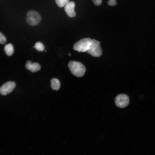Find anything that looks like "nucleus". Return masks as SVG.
<instances>
[{"label":"nucleus","mask_w":155,"mask_h":155,"mask_svg":"<svg viewBox=\"0 0 155 155\" xmlns=\"http://www.w3.org/2000/svg\"><path fill=\"white\" fill-rule=\"evenodd\" d=\"M97 40L90 38L82 39L76 42L73 46V49L79 52H84L91 55L94 50Z\"/></svg>","instance_id":"f257e3e1"},{"label":"nucleus","mask_w":155,"mask_h":155,"mask_svg":"<svg viewBox=\"0 0 155 155\" xmlns=\"http://www.w3.org/2000/svg\"><path fill=\"white\" fill-rule=\"evenodd\" d=\"M68 67L72 74L77 77L83 76L86 71L84 66L79 62L71 61L68 64Z\"/></svg>","instance_id":"f03ea898"},{"label":"nucleus","mask_w":155,"mask_h":155,"mask_svg":"<svg viewBox=\"0 0 155 155\" xmlns=\"http://www.w3.org/2000/svg\"><path fill=\"white\" fill-rule=\"evenodd\" d=\"M41 19L40 14L34 10H30L27 13L26 21L28 24L31 26L36 25L40 22Z\"/></svg>","instance_id":"7ed1b4c3"},{"label":"nucleus","mask_w":155,"mask_h":155,"mask_svg":"<svg viewBox=\"0 0 155 155\" xmlns=\"http://www.w3.org/2000/svg\"><path fill=\"white\" fill-rule=\"evenodd\" d=\"M129 96L124 94H120L117 95L115 99L116 105L120 108H123L129 104Z\"/></svg>","instance_id":"20e7f679"},{"label":"nucleus","mask_w":155,"mask_h":155,"mask_svg":"<svg viewBox=\"0 0 155 155\" xmlns=\"http://www.w3.org/2000/svg\"><path fill=\"white\" fill-rule=\"evenodd\" d=\"M15 83L13 81H9L3 84L0 88V93L6 95L11 92L15 87Z\"/></svg>","instance_id":"39448f33"},{"label":"nucleus","mask_w":155,"mask_h":155,"mask_svg":"<svg viewBox=\"0 0 155 155\" xmlns=\"http://www.w3.org/2000/svg\"><path fill=\"white\" fill-rule=\"evenodd\" d=\"M75 3L72 1L69 2L65 6V11L67 15L69 17L73 18L76 15L74 9Z\"/></svg>","instance_id":"423d86ee"},{"label":"nucleus","mask_w":155,"mask_h":155,"mask_svg":"<svg viewBox=\"0 0 155 155\" xmlns=\"http://www.w3.org/2000/svg\"><path fill=\"white\" fill-rule=\"evenodd\" d=\"M25 67L27 69L32 73L39 71L41 68L40 66L38 63L36 62L32 63L31 61L29 60L26 62Z\"/></svg>","instance_id":"0eeeda50"},{"label":"nucleus","mask_w":155,"mask_h":155,"mask_svg":"<svg viewBox=\"0 0 155 155\" xmlns=\"http://www.w3.org/2000/svg\"><path fill=\"white\" fill-rule=\"evenodd\" d=\"M51 87L52 89L58 90L60 88V83L59 80L57 78H53L51 81Z\"/></svg>","instance_id":"6e6552de"},{"label":"nucleus","mask_w":155,"mask_h":155,"mask_svg":"<svg viewBox=\"0 0 155 155\" xmlns=\"http://www.w3.org/2000/svg\"><path fill=\"white\" fill-rule=\"evenodd\" d=\"M6 54L9 56L12 55L13 53L14 49L13 45L11 43L6 44L4 47Z\"/></svg>","instance_id":"1a4fd4ad"},{"label":"nucleus","mask_w":155,"mask_h":155,"mask_svg":"<svg viewBox=\"0 0 155 155\" xmlns=\"http://www.w3.org/2000/svg\"><path fill=\"white\" fill-rule=\"evenodd\" d=\"M39 51H42L44 49V46L43 44L41 42H36L34 47Z\"/></svg>","instance_id":"9d476101"},{"label":"nucleus","mask_w":155,"mask_h":155,"mask_svg":"<svg viewBox=\"0 0 155 155\" xmlns=\"http://www.w3.org/2000/svg\"><path fill=\"white\" fill-rule=\"evenodd\" d=\"M69 0H55L57 5L60 7H62L69 2Z\"/></svg>","instance_id":"9b49d317"},{"label":"nucleus","mask_w":155,"mask_h":155,"mask_svg":"<svg viewBox=\"0 0 155 155\" xmlns=\"http://www.w3.org/2000/svg\"><path fill=\"white\" fill-rule=\"evenodd\" d=\"M6 39L4 36L1 32H0V44H3L6 42Z\"/></svg>","instance_id":"f8f14e48"},{"label":"nucleus","mask_w":155,"mask_h":155,"mask_svg":"<svg viewBox=\"0 0 155 155\" xmlns=\"http://www.w3.org/2000/svg\"><path fill=\"white\" fill-rule=\"evenodd\" d=\"M107 3L108 5L112 6H115L117 5L116 0H109Z\"/></svg>","instance_id":"ddd939ff"},{"label":"nucleus","mask_w":155,"mask_h":155,"mask_svg":"<svg viewBox=\"0 0 155 155\" xmlns=\"http://www.w3.org/2000/svg\"><path fill=\"white\" fill-rule=\"evenodd\" d=\"M94 4L96 5L99 6L100 5L102 2V0H92Z\"/></svg>","instance_id":"4468645a"},{"label":"nucleus","mask_w":155,"mask_h":155,"mask_svg":"<svg viewBox=\"0 0 155 155\" xmlns=\"http://www.w3.org/2000/svg\"><path fill=\"white\" fill-rule=\"evenodd\" d=\"M68 55L70 56H71V55L70 53H69L68 54Z\"/></svg>","instance_id":"2eb2a0df"}]
</instances>
